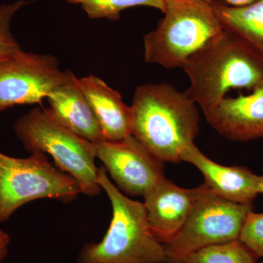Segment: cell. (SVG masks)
<instances>
[{
  "label": "cell",
  "mask_w": 263,
  "mask_h": 263,
  "mask_svg": "<svg viewBox=\"0 0 263 263\" xmlns=\"http://www.w3.org/2000/svg\"><path fill=\"white\" fill-rule=\"evenodd\" d=\"M198 108L168 83L141 85L129 106L131 135L162 163H179L200 132Z\"/></svg>",
  "instance_id": "6da1fadb"
},
{
  "label": "cell",
  "mask_w": 263,
  "mask_h": 263,
  "mask_svg": "<svg viewBox=\"0 0 263 263\" xmlns=\"http://www.w3.org/2000/svg\"><path fill=\"white\" fill-rule=\"evenodd\" d=\"M182 68L190 81L186 91L204 115L230 90L263 87V59L224 29L190 57Z\"/></svg>",
  "instance_id": "7a4b0ae2"
},
{
  "label": "cell",
  "mask_w": 263,
  "mask_h": 263,
  "mask_svg": "<svg viewBox=\"0 0 263 263\" xmlns=\"http://www.w3.org/2000/svg\"><path fill=\"white\" fill-rule=\"evenodd\" d=\"M98 182L111 203V221L103 239L83 247L77 263H167L165 248L151 231L143 202L122 193L103 166Z\"/></svg>",
  "instance_id": "3957f363"
},
{
  "label": "cell",
  "mask_w": 263,
  "mask_h": 263,
  "mask_svg": "<svg viewBox=\"0 0 263 263\" xmlns=\"http://www.w3.org/2000/svg\"><path fill=\"white\" fill-rule=\"evenodd\" d=\"M163 17L143 36L147 63L181 67L224 28L212 4L202 0H165Z\"/></svg>",
  "instance_id": "277c9868"
},
{
  "label": "cell",
  "mask_w": 263,
  "mask_h": 263,
  "mask_svg": "<svg viewBox=\"0 0 263 263\" xmlns=\"http://www.w3.org/2000/svg\"><path fill=\"white\" fill-rule=\"evenodd\" d=\"M15 134L28 152L51 156L55 165L79 183L81 193L95 197L102 193L95 164L96 143L67 129L49 108H35L19 118Z\"/></svg>",
  "instance_id": "5b68a950"
},
{
  "label": "cell",
  "mask_w": 263,
  "mask_h": 263,
  "mask_svg": "<svg viewBox=\"0 0 263 263\" xmlns=\"http://www.w3.org/2000/svg\"><path fill=\"white\" fill-rule=\"evenodd\" d=\"M80 193L77 181L52 164L46 154L33 152L16 158L0 152V222L29 202L51 199L69 203Z\"/></svg>",
  "instance_id": "8992f818"
},
{
  "label": "cell",
  "mask_w": 263,
  "mask_h": 263,
  "mask_svg": "<svg viewBox=\"0 0 263 263\" xmlns=\"http://www.w3.org/2000/svg\"><path fill=\"white\" fill-rule=\"evenodd\" d=\"M252 204L224 200L202 183L187 220L178 234L164 245L167 263H184L190 254L209 247L239 239Z\"/></svg>",
  "instance_id": "52a82bcc"
},
{
  "label": "cell",
  "mask_w": 263,
  "mask_h": 263,
  "mask_svg": "<svg viewBox=\"0 0 263 263\" xmlns=\"http://www.w3.org/2000/svg\"><path fill=\"white\" fill-rule=\"evenodd\" d=\"M69 72L50 54L20 50L0 58V112L15 105L42 103Z\"/></svg>",
  "instance_id": "ba28073f"
},
{
  "label": "cell",
  "mask_w": 263,
  "mask_h": 263,
  "mask_svg": "<svg viewBox=\"0 0 263 263\" xmlns=\"http://www.w3.org/2000/svg\"><path fill=\"white\" fill-rule=\"evenodd\" d=\"M96 156L108 177L127 196H144L164 177L163 163L132 135L119 141L96 143Z\"/></svg>",
  "instance_id": "9c48e42d"
},
{
  "label": "cell",
  "mask_w": 263,
  "mask_h": 263,
  "mask_svg": "<svg viewBox=\"0 0 263 263\" xmlns=\"http://www.w3.org/2000/svg\"><path fill=\"white\" fill-rule=\"evenodd\" d=\"M197 194V187L182 188L165 177L145 194L143 204L151 231L162 245L172 240L184 226Z\"/></svg>",
  "instance_id": "30bf717a"
},
{
  "label": "cell",
  "mask_w": 263,
  "mask_h": 263,
  "mask_svg": "<svg viewBox=\"0 0 263 263\" xmlns=\"http://www.w3.org/2000/svg\"><path fill=\"white\" fill-rule=\"evenodd\" d=\"M181 162L195 166L203 176V184L224 200L236 203L252 204L259 195L258 175L241 166L217 163L204 155L195 143L183 151Z\"/></svg>",
  "instance_id": "8fae6325"
},
{
  "label": "cell",
  "mask_w": 263,
  "mask_h": 263,
  "mask_svg": "<svg viewBox=\"0 0 263 263\" xmlns=\"http://www.w3.org/2000/svg\"><path fill=\"white\" fill-rule=\"evenodd\" d=\"M205 117L214 130L230 141L262 138L263 87L248 95H228Z\"/></svg>",
  "instance_id": "7c38bea8"
},
{
  "label": "cell",
  "mask_w": 263,
  "mask_h": 263,
  "mask_svg": "<svg viewBox=\"0 0 263 263\" xmlns=\"http://www.w3.org/2000/svg\"><path fill=\"white\" fill-rule=\"evenodd\" d=\"M49 110L62 125L91 143L103 141L92 108L70 70L66 80L48 95Z\"/></svg>",
  "instance_id": "4fadbf2b"
},
{
  "label": "cell",
  "mask_w": 263,
  "mask_h": 263,
  "mask_svg": "<svg viewBox=\"0 0 263 263\" xmlns=\"http://www.w3.org/2000/svg\"><path fill=\"white\" fill-rule=\"evenodd\" d=\"M79 84L92 108L104 141H119L131 135L129 106L117 90L95 75L79 79Z\"/></svg>",
  "instance_id": "5bb4252c"
},
{
  "label": "cell",
  "mask_w": 263,
  "mask_h": 263,
  "mask_svg": "<svg viewBox=\"0 0 263 263\" xmlns=\"http://www.w3.org/2000/svg\"><path fill=\"white\" fill-rule=\"evenodd\" d=\"M212 5L223 28L238 36L263 59V0L242 7L216 0Z\"/></svg>",
  "instance_id": "9a60e30c"
},
{
  "label": "cell",
  "mask_w": 263,
  "mask_h": 263,
  "mask_svg": "<svg viewBox=\"0 0 263 263\" xmlns=\"http://www.w3.org/2000/svg\"><path fill=\"white\" fill-rule=\"evenodd\" d=\"M70 4L79 5L88 18L117 21L124 10L136 7H148L165 10V0H64Z\"/></svg>",
  "instance_id": "2e32d148"
},
{
  "label": "cell",
  "mask_w": 263,
  "mask_h": 263,
  "mask_svg": "<svg viewBox=\"0 0 263 263\" xmlns=\"http://www.w3.org/2000/svg\"><path fill=\"white\" fill-rule=\"evenodd\" d=\"M257 259L238 239L200 249L190 254L184 263H257Z\"/></svg>",
  "instance_id": "e0dca14e"
},
{
  "label": "cell",
  "mask_w": 263,
  "mask_h": 263,
  "mask_svg": "<svg viewBox=\"0 0 263 263\" xmlns=\"http://www.w3.org/2000/svg\"><path fill=\"white\" fill-rule=\"evenodd\" d=\"M29 2L18 0L0 6V58L9 56L20 51V45L11 32V22L15 15Z\"/></svg>",
  "instance_id": "ac0fdd59"
},
{
  "label": "cell",
  "mask_w": 263,
  "mask_h": 263,
  "mask_svg": "<svg viewBox=\"0 0 263 263\" xmlns=\"http://www.w3.org/2000/svg\"><path fill=\"white\" fill-rule=\"evenodd\" d=\"M239 240L257 258H263V213L251 211L247 216Z\"/></svg>",
  "instance_id": "d6986e66"
},
{
  "label": "cell",
  "mask_w": 263,
  "mask_h": 263,
  "mask_svg": "<svg viewBox=\"0 0 263 263\" xmlns=\"http://www.w3.org/2000/svg\"><path fill=\"white\" fill-rule=\"evenodd\" d=\"M10 241V235L6 232L0 230V262L4 261L8 256Z\"/></svg>",
  "instance_id": "ffe728a7"
},
{
  "label": "cell",
  "mask_w": 263,
  "mask_h": 263,
  "mask_svg": "<svg viewBox=\"0 0 263 263\" xmlns=\"http://www.w3.org/2000/svg\"><path fill=\"white\" fill-rule=\"evenodd\" d=\"M202 1L209 3V4H212L216 0H202ZM219 1L222 2L223 3L229 5V6L242 7L252 4V3H254L257 0H219Z\"/></svg>",
  "instance_id": "44dd1931"
},
{
  "label": "cell",
  "mask_w": 263,
  "mask_h": 263,
  "mask_svg": "<svg viewBox=\"0 0 263 263\" xmlns=\"http://www.w3.org/2000/svg\"><path fill=\"white\" fill-rule=\"evenodd\" d=\"M259 195H263V175L259 176Z\"/></svg>",
  "instance_id": "7402d4cb"
},
{
  "label": "cell",
  "mask_w": 263,
  "mask_h": 263,
  "mask_svg": "<svg viewBox=\"0 0 263 263\" xmlns=\"http://www.w3.org/2000/svg\"><path fill=\"white\" fill-rule=\"evenodd\" d=\"M257 263H263V259H262V260H261L260 262H258Z\"/></svg>",
  "instance_id": "603a6c76"
}]
</instances>
